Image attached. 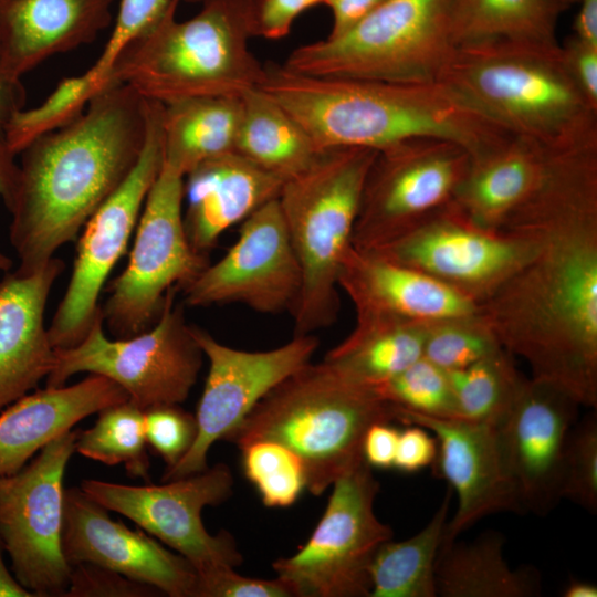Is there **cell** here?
Instances as JSON below:
<instances>
[{
    "label": "cell",
    "mask_w": 597,
    "mask_h": 597,
    "mask_svg": "<svg viewBox=\"0 0 597 597\" xmlns=\"http://www.w3.org/2000/svg\"><path fill=\"white\" fill-rule=\"evenodd\" d=\"M453 0H385L337 38L293 50L282 64L308 76L438 82L457 49Z\"/></svg>",
    "instance_id": "8"
},
{
    "label": "cell",
    "mask_w": 597,
    "mask_h": 597,
    "mask_svg": "<svg viewBox=\"0 0 597 597\" xmlns=\"http://www.w3.org/2000/svg\"><path fill=\"white\" fill-rule=\"evenodd\" d=\"M259 87L304 128L318 151H378L405 139L434 137L458 143L475 159L514 136L440 82L308 76L271 63Z\"/></svg>",
    "instance_id": "3"
},
{
    "label": "cell",
    "mask_w": 597,
    "mask_h": 597,
    "mask_svg": "<svg viewBox=\"0 0 597 597\" xmlns=\"http://www.w3.org/2000/svg\"><path fill=\"white\" fill-rule=\"evenodd\" d=\"M235 151L284 182L304 171L318 150L304 128L260 87L241 97Z\"/></svg>",
    "instance_id": "31"
},
{
    "label": "cell",
    "mask_w": 597,
    "mask_h": 597,
    "mask_svg": "<svg viewBox=\"0 0 597 597\" xmlns=\"http://www.w3.org/2000/svg\"><path fill=\"white\" fill-rule=\"evenodd\" d=\"M185 177L161 168L145 199L125 270L112 283L102 315L116 338L150 328L167 293L184 290L209 264L191 247L184 226Z\"/></svg>",
    "instance_id": "10"
},
{
    "label": "cell",
    "mask_w": 597,
    "mask_h": 597,
    "mask_svg": "<svg viewBox=\"0 0 597 597\" xmlns=\"http://www.w3.org/2000/svg\"><path fill=\"white\" fill-rule=\"evenodd\" d=\"M171 0L158 23L118 55L106 81L143 98L169 104L193 97H241L259 87L264 65L250 49L258 36L259 0H203L192 18L178 21Z\"/></svg>",
    "instance_id": "5"
},
{
    "label": "cell",
    "mask_w": 597,
    "mask_h": 597,
    "mask_svg": "<svg viewBox=\"0 0 597 597\" xmlns=\"http://www.w3.org/2000/svg\"><path fill=\"white\" fill-rule=\"evenodd\" d=\"M399 432L391 422H377L368 428L363 440V457L370 468H394Z\"/></svg>",
    "instance_id": "48"
},
{
    "label": "cell",
    "mask_w": 597,
    "mask_h": 597,
    "mask_svg": "<svg viewBox=\"0 0 597 597\" xmlns=\"http://www.w3.org/2000/svg\"><path fill=\"white\" fill-rule=\"evenodd\" d=\"M395 408L441 419H459L448 371L423 356L373 388Z\"/></svg>",
    "instance_id": "37"
},
{
    "label": "cell",
    "mask_w": 597,
    "mask_h": 597,
    "mask_svg": "<svg viewBox=\"0 0 597 597\" xmlns=\"http://www.w3.org/2000/svg\"><path fill=\"white\" fill-rule=\"evenodd\" d=\"M579 404L557 386L524 377L496 427L519 513L546 515L562 500L563 460Z\"/></svg>",
    "instance_id": "19"
},
{
    "label": "cell",
    "mask_w": 597,
    "mask_h": 597,
    "mask_svg": "<svg viewBox=\"0 0 597 597\" xmlns=\"http://www.w3.org/2000/svg\"><path fill=\"white\" fill-rule=\"evenodd\" d=\"M80 486L64 491L62 552L70 564L92 563L150 585L170 597H197L198 574L148 533L113 520Z\"/></svg>",
    "instance_id": "20"
},
{
    "label": "cell",
    "mask_w": 597,
    "mask_h": 597,
    "mask_svg": "<svg viewBox=\"0 0 597 597\" xmlns=\"http://www.w3.org/2000/svg\"><path fill=\"white\" fill-rule=\"evenodd\" d=\"M448 375L459 419L493 427L506 417L524 378L505 349Z\"/></svg>",
    "instance_id": "35"
},
{
    "label": "cell",
    "mask_w": 597,
    "mask_h": 597,
    "mask_svg": "<svg viewBox=\"0 0 597 597\" xmlns=\"http://www.w3.org/2000/svg\"><path fill=\"white\" fill-rule=\"evenodd\" d=\"M535 249L531 233L482 228L451 201L392 240L364 251L413 268L480 305Z\"/></svg>",
    "instance_id": "15"
},
{
    "label": "cell",
    "mask_w": 597,
    "mask_h": 597,
    "mask_svg": "<svg viewBox=\"0 0 597 597\" xmlns=\"http://www.w3.org/2000/svg\"><path fill=\"white\" fill-rule=\"evenodd\" d=\"M425 324L387 315H356L350 334L323 362L347 379L374 388L422 357Z\"/></svg>",
    "instance_id": "30"
},
{
    "label": "cell",
    "mask_w": 597,
    "mask_h": 597,
    "mask_svg": "<svg viewBox=\"0 0 597 597\" xmlns=\"http://www.w3.org/2000/svg\"><path fill=\"white\" fill-rule=\"evenodd\" d=\"M394 413L395 421L421 426L437 440L434 473L449 483L458 499L442 543L455 541L490 514L519 513L496 427L463 419L432 418L395 407Z\"/></svg>",
    "instance_id": "21"
},
{
    "label": "cell",
    "mask_w": 597,
    "mask_h": 597,
    "mask_svg": "<svg viewBox=\"0 0 597 597\" xmlns=\"http://www.w3.org/2000/svg\"><path fill=\"white\" fill-rule=\"evenodd\" d=\"M182 291L193 307L238 303L259 313L293 315L302 271L277 198L244 219L227 253Z\"/></svg>",
    "instance_id": "18"
},
{
    "label": "cell",
    "mask_w": 597,
    "mask_h": 597,
    "mask_svg": "<svg viewBox=\"0 0 597 597\" xmlns=\"http://www.w3.org/2000/svg\"><path fill=\"white\" fill-rule=\"evenodd\" d=\"M25 91L21 78L12 76L6 69L0 46V132L4 129L13 115L23 109Z\"/></svg>",
    "instance_id": "50"
},
{
    "label": "cell",
    "mask_w": 597,
    "mask_h": 597,
    "mask_svg": "<svg viewBox=\"0 0 597 597\" xmlns=\"http://www.w3.org/2000/svg\"><path fill=\"white\" fill-rule=\"evenodd\" d=\"M450 491L413 536L384 542L370 566L369 597H437L436 561L448 523Z\"/></svg>",
    "instance_id": "32"
},
{
    "label": "cell",
    "mask_w": 597,
    "mask_h": 597,
    "mask_svg": "<svg viewBox=\"0 0 597 597\" xmlns=\"http://www.w3.org/2000/svg\"><path fill=\"white\" fill-rule=\"evenodd\" d=\"M12 263L11 260L4 255L2 252H0V270L8 271L11 268Z\"/></svg>",
    "instance_id": "55"
},
{
    "label": "cell",
    "mask_w": 597,
    "mask_h": 597,
    "mask_svg": "<svg viewBox=\"0 0 597 597\" xmlns=\"http://www.w3.org/2000/svg\"><path fill=\"white\" fill-rule=\"evenodd\" d=\"M503 349L480 311L425 324L422 356L446 371L463 369Z\"/></svg>",
    "instance_id": "36"
},
{
    "label": "cell",
    "mask_w": 597,
    "mask_h": 597,
    "mask_svg": "<svg viewBox=\"0 0 597 597\" xmlns=\"http://www.w3.org/2000/svg\"><path fill=\"white\" fill-rule=\"evenodd\" d=\"M283 184L237 151L198 165L184 185V226L193 250L207 255L223 232L277 198Z\"/></svg>",
    "instance_id": "24"
},
{
    "label": "cell",
    "mask_w": 597,
    "mask_h": 597,
    "mask_svg": "<svg viewBox=\"0 0 597 597\" xmlns=\"http://www.w3.org/2000/svg\"><path fill=\"white\" fill-rule=\"evenodd\" d=\"M371 469L364 460L335 480L306 544L273 563L293 597H369L371 559L394 535L375 513L379 482Z\"/></svg>",
    "instance_id": "11"
},
{
    "label": "cell",
    "mask_w": 597,
    "mask_h": 597,
    "mask_svg": "<svg viewBox=\"0 0 597 597\" xmlns=\"http://www.w3.org/2000/svg\"><path fill=\"white\" fill-rule=\"evenodd\" d=\"M338 287L349 297L356 315L427 324L480 311L479 304L436 279L353 245L343 258Z\"/></svg>",
    "instance_id": "23"
},
{
    "label": "cell",
    "mask_w": 597,
    "mask_h": 597,
    "mask_svg": "<svg viewBox=\"0 0 597 597\" xmlns=\"http://www.w3.org/2000/svg\"><path fill=\"white\" fill-rule=\"evenodd\" d=\"M579 9L575 18L573 35L597 46V0H578Z\"/></svg>",
    "instance_id": "52"
},
{
    "label": "cell",
    "mask_w": 597,
    "mask_h": 597,
    "mask_svg": "<svg viewBox=\"0 0 597 597\" xmlns=\"http://www.w3.org/2000/svg\"><path fill=\"white\" fill-rule=\"evenodd\" d=\"M157 588L130 579L113 569L80 563L72 566L69 586L63 597H153Z\"/></svg>",
    "instance_id": "43"
},
{
    "label": "cell",
    "mask_w": 597,
    "mask_h": 597,
    "mask_svg": "<svg viewBox=\"0 0 597 597\" xmlns=\"http://www.w3.org/2000/svg\"><path fill=\"white\" fill-rule=\"evenodd\" d=\"M407 426L399 432L394 468L404 473H415L432 465L437 455V440L421 426Z\"/></svg>",
    "instance_id": "46"
},
{
    "label": "cell",
    "mask_w": 597,
    "mask_h": 597,
    "mask_svg": "<svg viewBox=\"0 0 597 597\" xmlns=\"http://www.w3.org/2000/svg\"><path fill=\"white\" fill-rule=\"evenodd\" d=\"M564 9L556 0H453L457 46L493 40L555 42Z\"/></svg>",
    "instance_id": "33"
},
{
    "label": "cell",
    "mask_w": 597,
    "mask_h": 597,
    "mask_svg": "<svg viewBox=\"0 0 597 597\" xmlns=\"http://www.w3.org/2000/svg\"><path fill=\"white\" fill-rule=\"evenodd\" d=\"M240 97H193L163 104V163L184 177L201 163L235 151Z\"/></svg>",
    "instance_id": "29"
},
{
    "label": "cell",
    "mask_w": 597,
    "mask_h": 597,
    "mask_svg": "<svg viewBox=\"0 0 597 597\" xmlns=\"http://www.w3.org/2000/svg\"><path fill=\"white\" fill-rule=\"evenodd\" d=\"M63 269L64 262L53 256L34 273L7 272L0 280V409L36 388L53 369L44 311Z\"/></svg>",
    "instance_id": "22"
},
{
    "label": "cell",
    "mask_w": 597,
    "mask_h": 597,
    "mask_svg": "<svg viewBox=\"0 0 597 597\" xmlns=\"http://www.w3.org/2000/svg\"><path fill=\"white\" fill-rule=\"evenodd\" d=\"M240 450L244 473L255 485L264 505L290 506L306 488L303 463L298 455L285 446L276 441L260 440Z\"/></svg>",
    "instance_id": "38"
},
{
    "label": "cell",
    "mask_w": 597,
    "mask_h": 597,
    "mask_svg": "<svg viewBox=\"0 0 597 597\" xmlns=\"http://www.w3.org/2000/svg\"><path fill=\"white\" fill-rule=\"evenodd\" d=\"M561 48L569 74L589 104L597 108V46L572 34Z\"/></svg>",
    "instance_id": "47"
},
{
    "label": "cell",
    "mask_w": 597,
    "mask_h": 597,
    "mask_svg": "<svg viewBox=\"0 0 597 597\" xmlns=\"http://www.w3.org/2000/svg\"><path fill=\"white\" fill-rule=\"evenodd\" d=\"M559 6L565 10L566 8L570 7L574 3H577L578 0H556Z\"/></svg>",
    "instance_id": "56"
},
{
    "label": "cell",
    "mask_w": 597,
    "mask_h": 597,
    "mask_svg": "<svg viewBox=\"0 0 597 597\" xmlns=\"http://www.w3.org/2000/svg\"><path fill=\"white\" fill-rule=\"evenodd\" d=\"M385 0H325L333 15L327 38H337L353 29Z\"/></svg>",
    "instance_id": "49"
},
{
    "label": "cell",
    "mask_w": 597,
    "mask_h": 597,
    "mask_svg": "<svg viewBox=\"0 0 597 597\" xmlns=\"http://www.w3.org/2000/svg\"><path fill=\"white\" fill-rule=\"evenodd\" d=\"M536 239L533 255L480 314L533 378L597 406V137L545 148L540 179L501 229Z\"/></svg>",
    "instance_id": "1"
},
{
    "label": "cell",
    "mask_w": 597,
    "mask_h": 597,
    "mask_svg": "<svg viewBox=\"0 0 597 597\" xmlns=\"http://www.w3.org/2000/svg\"><path fill=\"white\" fill-rule=\"evenodd\" d=\"M1 2H2V0H0V6H1Z\"/></svg>",
    "instance_id": "58"
},
{
    "label": "cell",
    "mask_w": 597,
    "mask_h": 597,
    "mask_svg": "<svg viewBox=\"0 0 597 597\" xmlns=\"http://www.w3.org/2000/svg\"><path fill=\"white\" fill-rule=\"evenodd\" d=\"M504 543L496 531L484 532L469 543H442L436 561L437 596H540L538 572L531 566L513 569L504 557Z\"/></svg>",
    "instance_id": "28"
},
{
    "label": "cell",
    "mask_w": 597,
    "mask_h": 597,
    "mask_svg": "<svg viewBox=\"0 0 597 597\" xmlns=\"http://www.w3.org/2000/svg\"><path fill=\"white\" fill-rule=\"evenodd\" d=\"M113 0H2L0 46L7 71L21 78L54 54L93 41L108 27Z\"/></svg>",
    "instance_id": "26"
},
{
    "label": "cell",
    "mask_w": 597,
    "mask_h": 597,
    "mask_svg": "<svg viewBox=\"0 0 597 597\" xmlns=\"http://www.w3.org/2000/svg\"><path fill=\"white\" fill-rule=\"evenodd\" d=\"M394 407L373 388L324 363H308L272 388L226 441L239 449L276 441L301 459L306 489L321 495L364 461L363 440L377 422H394Z\"/></svg>",
    "instance_id": "6"
},
{
    "label": "cell",
    "mask_w": 597,
    "mask_h": 597,
    "mask_svg": "<svg viewBox=\"0 0 597 597\" xmlns=\"http://www.w3.org/2000/svg\"><path fill=\"white\" fill-rule=\"evenodd\" d=\"M175 290L147 331L109 339L103 331L102 310L85 337L75 346L54 348V366L46 387H62L80 373L102 375L119 385L140 409L180 405L195 386L203 363L184 307L175 304Z\"/></svg>",
    "instance_id": "9"
},
{
    "label": "cell",
    "mask_w": 597,
    "mask_h": 597,
    "mask_svg": "<svg viewBox=\"0 0 597 597\" xmlns=\"http://www.w3.org/2000/svg\"><path fill=\"white\" fill-rule=\"evenodd\" d=\"M438 82L510 134L545 148L597 136V108L569 74L557 41L458 45Z\"/></svg>",
    "instance_id": "4"
},
{
    "label": "cell",
    "mask_w": 597,
    "mask_h": 597,
    "mask_svg": "<svg viewBox=\"0 0 597 597\" xmlns=\"http://www.w3.org/2000/svg\"><path fill=\"white\" fill-rule=\"evenodd\" d=\"M17 154L10 148L4 134L0 132V198L10 208L19 181V164Z\"/></svg>",
    "instance_id": "51"
},
{
    "label": "cell",
    "mask_w": 597,
    "mask_h": 597,
    "mask_svg": "<svg viewBox=\"0 0 597 597\" xmlns=\"http://www.w3.org/2000/svg\"><path fill=\"white\" fill-rule=\"evenodd\" d=\"M170 2L171 0H121L111 36L100 57L84 73L96 92L106 85L118 55L128 44L158 23Z\"/></svg>",
    "instance_id": "41"
},
{
    "label": "cell",
    "mask_w": 597,
    "mask_h": 597,
    "mask_svg": "<svg viewBox=\"0 0 597 597\" xmlns=\"http://www.w3.org/2000/svg\"><path fill=\"white\" fill-rule=\"evenodd\" d=\"M148 102L123 83H107L74 121L20 151L9 239L15 270L31 274L74 241L122 185L143 150Z\"/></svg>",
    "instance_id": "2"
},
{
    "label": "cell",
    "mask_w": 597,
    "mask_h": 597,
    "mask_svg": "<svg viewBox=\"0 0 597 597\" xmlns=\"http://www.w3.org/2000/svg\"><path fill=\"white\" fill-rule=\"evenodd\" d=\"M325 0H259L258 35L277 40L287 35L295 19L306 10L324 4Z\"/></svg>",
    "instance_id": "45"
},
{
    "label": "cell",
    "mask_w": 597,
    "mask_h": 597,
    "mask_svg": "<svg viewBox=\"0 0 597 597\" xmlns=\"http://www.w3.org/2000/svg\"><path fill=\"white\" fill-rule=\"evenodd\" d=\"M233 476L224 463L161 485L136 486L96 479H84L80 484L91 499L132 520L188 559L197 573L217 566L234 568L242 563L232 535L227 531L210 534L201 519L206 506L231 496Z\"/></svg>",
    "instance_id": "16"
},
{
    "label": "cell",
    "mask_w": 597,
    "mask_h": 597,
    "mask_svg": "<svg viewBox=\"0 0 597 597\" xmlns=\"http://www.w3.org/2000/svg\"><path fill=\"white\" fill-rule=\"evenodd\" d=\"M197 574V597H293L277 577L270 580L250 578L229 566H217Z\"/></svg>",
    "instance_id": "44"
},
{
    "label": "cell",
    "mask_w": 597,
    "mask_h": 597,
    "mask_svg": "<svg viewBox=\"0 0 597 597\" xmlns=\"http://www.w3.org/2000/svg\"><path fill=\"white\" fill-rule=\"evenodd\" d=\"M191 332L209 362L195 415L197 436L188 452L165 470L163 482L208 469L211 446L227 440L272 388L311 363L320 344L312 334H295L276 348L249 352L227 346L198 326L191 325Z\"/></svg>",
    "instance_id": "17"
},
{
    "label": "cell",
    "mask_w": 597,
    "mask_h": 597,
    "mask_svg": "<svg viewBox=\"0 0 597 597\" xmlns=\"http://www.w3.org/2000/svg\"><path fill=\"white\" fill-rule=\"evenodd\" d=\"M147 444L172 468L191 448L197 436L196 417L179 405L144 410Z\"/></svg>",
    "instance_id": "42"
},
{
    "label": "cell",
    "mask_w": 597,
    "mask_h": 597,
    "mask_svg": "<svg viewBox=\"0 0 597 597\" xmlns=\"http://www.w3.org/2000/svg\"><path fill=\"white\" fill-rule=\"evenodd\" d=\"M96 93L84 74L64 78L39 106L13 115L4 129L10 148L18 155L38 137L71 123Z\"/></svg>",
    "instance_id": "39"
},
{
    "label": "cell",
    "mask_w": 597,
    "mask_h": 597,
    "mask_svg": "<svg viewBox=\"0 0 597 597\" xmlns=\"http://www.w3.org/2000/svg\"><path fill=\"white\" fill-rule=\"evenodd\" d=\"M147 102L146 139L136 165L83 227L70 283L48 328L53 348L77 345L101 312L102 289L126 252L147 193L161 168L163 104Z\"/></svg>",
    "instance_id": "14"
},
{
    "label": "cell",
    "mask_w": 597,
    "mask_h": 597,
    "mask_svg": "<svg viewBox=\"0 0 597 597\" xmlns=\"http://www.w3.org/2000/svg\"><path fill=\"white\" fill-rule=\"evenodd\" d=\"M87 430H78L75 452L107 465L123 464L129 476L149 482L145 415L129 399L97 412Z\"/></svg>",
    "instance_id": "34"
},
{
    "label": "cell",
    "mask_w": 597,
    "mask_h": 597,
    "mask_svg": "<svg viewBox=\"0 0 597 597\" xmlns=\"http://www.w3.org/2000/svg\"><path fill=\"white\" fill-rule=\"evenodd\" d=\"M4 544L0 536V597H35L33 593L24 588L7 568L3 561Z\"/></svg>",
    "instance_id": "53"
},
{
    "label": "cell",
    "mask_w": 597,
    "mask_h": 597,
    "mask_svg": "<svg viewBox=\"0 0 597 597\" xmlns=\"http://www.w3.org/2000/svg\"><path fill=\"white\" fill-rule=\"evenodd\" d=\"M545 147L513 136L498 149L472 159L452 203L473 223L500 230L536 186Z\"/></svg>",
    "instance_id": "27"
},
{
    "label": "cell",
    "mask_w": 597,
    "mask_h": 597,
    "mask_svg": "<svg viewBox=\"0 0 597 597\" xmlns=\"http://www.w3.org/2000/svg\"><path fill=\"white\" fill-rule=\"evenodd\" d=\"M128 400L115 381L91 374L72 386L45 387L0 413V478L22 469L53 439L102 409Z\"/></svg>",
    "instance_id": "25"
},
{
    "label": "cell",
    "mask_w": 597,
    "mask_h": 597,
    "mask_svg": "<svg viewBox=\"0 0 597 597\" xmlns=\"http://www.w3.org/2000/svg\"><path fill=\"white\" fill-rule=\"evenodd\" d=\"M185 1L195 3V2H202L203 0H185Z\"/></svg>",
    "instance_id": "57"
},
{
    "label": "cell",
    "mask_w": 597,
    "mask_h": 597,
    "mask_svg": "<svg viewBox=\"0 0 597 597\" xmlns=\"http://www.w3.org/2000/svg\"><path fill=\"white\" fill-rule=\"evenodd\" d=\"M562 595L564 597H597V586L589 582L572 579Z\"/></svg>",
    "instance_id": "54"
},
{
    "label": "cell",
    "mask_w": 597,
    "mask_h": 597,
    "mask_svg": "<svg viewBox=\"0 0 597 597\" xmlns=\"http://www.w3.org/2000/svg\"><path fill=\"white\" fill-rule=\"evenodd\" d=\"M377 150L337 147L286 180L277 201L295 250L302 291L295 334L331 326L339 310L338 274L352 247L362 193Z\"/></svg>",
    "instance_id": "7"
},
{
    "label": "cell",
    "mask_w": 597,
    "mask_h": 597,
    "mask_svg": "<svg viewBox=\"0 0 597 597\" xmlns=\"http://www.w3.org/2000/svg\"><path fill=\"white\" fill-rule=\"evenodd\" d=\"M472 156L458 143L416 137L377 151L367 174L352 245L377 248L450 203Z\"/></svg>",
    "instance_id": "12"
},
{
    "label": "cell",
    "mask_w": 597,
    "mask_h": 597,
    "mask_svg": "<svg viewBox=\"0 0 597 597\" xmlns=\"http://www.w3.org/2000/svg\"><path fill=\"white\" fill-rule=\"evenodd\" d=\"M78 430L48 443L18 472L0 478V536L18 582L35 597H63L72 567L62 552L63 479Z\"/></svg>",
    "instance_id": "13"
},
{
    "label": "cell",
    "mask_w": 597,
    "mask_h": 597,
    "mask_svg": "<svg viewBox=\"0 0 597 597\" xmlns=\"http://www.w3.org/2000/svg\"><path fill=\"white\" fill-rule=\"evenodd\" d=\"M568 499L583 509L597 510V418L588 415L572 427L565 447L562 500Z\"/></svg>",
    "instance_id": "40"
}]
</instances>
